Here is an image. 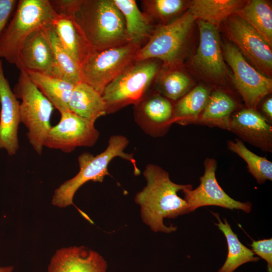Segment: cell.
Wrapping results in <instances>:
<instances>
[{
    "label": "cell",
    "mask_w": 272,
    "mask_h": 272,
    "mask_svg": "<svg viewBox=\"0 0 272 272\" xmlns=\"http://www.w3.org/2000/svg\"><path fill=\"white\" fill-rule=\"evenodd\" d=\"M157 59L134 61L104 89L107 114L138 103L149 92L160 72Z\"/></svg>",
    "instance_id": "6"
},
{
    "label": "cell",
    "mask_w": 272,
    "mask_h": 272,
    "mask_svg": "<svg viewBox=\"0 0 272 272\" xmlns=\"http://www.w3.org/2000/svg\"><path fill=\"white\" fill-rule=\"evenodd\" d=\"M239 0H193L188 5L194 19L215 27L234 15L244 4Z\"/></svg>",
    "instance_id": "23"
},
{
    "label": "cell",
    "mask_w": 272,
    "mask_h": 272,
    "mask_svg": "<svg viewBox=\"0 0 272 272\" xmlns=\"http://www.w3.org/2000/svg\"><path fill=\"white\" fill-rule=\"evenodd\" d=\"M142 46L125 44L100 51H91L80 66L81 82L101 95L105 87L134 61Z\"/></svg>",
    "instance_id": "8"
},
{
    "label": "cell",
    "mask_w": 272,
    "mask_h": 272,
    "mask_svg": "<svg viewBox=\"0 0 272 272\" xmlns=\"http://www.w3.org/2000/svg\"><path fill=\"white\" fill-rule=\"evenodd\" d=\"M228 148L242 158L247 164L249 173L259 184L266 180H272V162L265 157L259 156L247 149L239 139L230 140Z\"/></svg>",
    "instance_id": "29"
},
{
    "label": "cell",
    "mask_w": 272,
    "mask_h": 272,
    "mask_svg": "<svg viewBox=\"0 0 272 272\" xmlns=\"http://www.w3.org/2000/svg\"><path fill=\"white\" fill-rule=\"evenodd\" d=\"M262 110L264 116L271 123L272 121V98L269 97L265 99L262 105Z\"/></svg>",
    "instance_id": "35"
},
{
    "label": "cell",
    "mask_w": 272,
    "mask_h": 272,
    "mask_svg": "<svg viewBox=\"0 0 272 272\" xmlns=\"http://www.w3.org/2000/svg\"><path fill=\"white\" fill-rule=\"evenodd\" d=\"M51 8L58 16L74 18L81 0H49Z\"/></svg>",
    "instance_id": "32"
},
{
    "label": "cell",
    "mask_w": 272,
    "mask_h": 272,
    "mask_svg": "<svg viewBox=\"0 0 272 272\" xmlns=\"http://www.w3.org/2000/svg\"><path fill=\"white\" fill-rule=\"evenodd\" d=\"M18 1L0 0V35L11 19Z\"/></svg>",
    "instance_id": "34"
},
{
    "label": "cell",
    "mask_w": 272,
    "mask_h": 272,
    "mask_svg": "<svg viewBox=\"0 0 272 272\" xmlns=\"http://www.w3.org/2000/svg\"><path fill=\"white\" fill-rule=\"evenodd\" d=\"M69 110L95 123L107 114L105 103L102 95L93 87L81 82L73 90L69 103Z\"/></svg>",
    "instance_id": "20"
},
{
    "label": "cell",
    "mask_w": 272,
    "mask_h": 272,
    "mask_svg": "<svg viewBox=\"0 0 272 272\" xmlns=\"http://www.w3.org/2000/svg\"><path fill=\"white\" fill-rule=\"evenodd\" d=\"M143 174L147 181L146 186L134 198L140 206L143 222L155 232L170 233L175 231L177 227L165 226L163 220L189 213L186 201L178 195V192L192 185L173 182L168 172L154 164H148Z\"/></svg>",
    "instance_id": "1"
},
{
    "label": "cell",
    "mask_w": 272,
    "mask_h": 272,
    "mask_svg": "<svg viewBox=\"0 0 272 272\" xmlns=\"http://www.w3.org/2000/svg\"><path fill=\"white\" fill-rule=\"evenodd\" d=\"M26 72L32 82L60 113L69 110V101L76 84L49 74Z\"/></svg>",
    "instance_id": "21"
},
{
    "label": "cell",
    "mask_w": 272,
    "mask_h": 272,
    "mask_svg": "<svg viewBox=\"0 0 272 272\" xmlns=\"http://www.w3.org/2000/svg\"><path fill=\"white\" fill-rule=\"evenodd\" d=\"M210 96L208 89L198 86L187 92L174 105L173 123L195 124L203 111Z\"/></svg>",
    "instance_id": "26"
},
{
    "label": "cell",
    "mask_w": 272,
    "mask_h": 272,
    "mask_svg": "<svg viewBox=\"0 0 272 272\" xmlns=\"http://www.w3.org/2000/svg\"><path fill=\"white\" fill-rule=\"evenodd\" d=\"M99 135L94 123L67 110L60 113L59 121L51 126L44 147L69 153L77 147L93 146Z\"/></svg>",
    "instance_id": "10"
},
{
    "label": "cell",
    "mask_w": 272,
    "mask_h": 272,
    "mask_svg": "<svg viewBox=\"0 0 272 272\" xmlns=\"http://www.w3.org/2000/svg\"><path fill=\"white\" fill-rule=\"evenodd\" d=\"M252 251L267 262L268 272H272V238L253 241Z\"/></svg>",
    "instance_id": "33"
},
{
    "label": "cell",
    "mask_w": 272,
    "mask_h": 272,
    "mask_svg": "<svg viewBox=\"0 0 272 272\" xmlns=\"http://www.w3.org/2000/svg\"><path fill=\"white\" fill-rule=\"evenodd\" d=\"M129 143L122 135L110 137L106 149L94 156L84 152L78 157L79 172L73 178L64 181L57 188L52 198L53 205L65 208L73 205V198L78 189L89 181L101 182L106 176L110 175L108 166L110 161L118 157L128 161L132 165L135 175L140 173L132 154L124 152Z\"/></svg>",
    "instance_id": "3"
},
{
    "label": "cell",
    "mask_w": 272,
    "mask_h": 272,
    "mask_svg": "<svg viewBox=\"0 0 272 272\" xmlns=\"http://www.w3.org/2000/svg\"><path fill=\"white\" fill-rule=\"evenodd\" d=\"M20 71L13 91L17 98L21 100V122L27 129L29 144L38 155H41L51 127L50 119L54 107L30 80L27 72Z\"/></svg>",
    "instance_id": "5"
},
{
    "label": "cell",
    "mask_w": 272,
    "mask_h": 272,
    "mask_svg": "<svg viewBox=\"0 0 272 272\" xmlns=\"http://www.w3.org/2000/svg\"><path fill=\"white\" fill-rule=\"evenodd\" d=\"M228 33L230 39L244 54L265 75L272 70L271 46L255 29L235 15L228 19Z\"/></svg>",
    "instance_id": "12"
},
{
    "label": "cell",
    "mask_w": 272,
    "mask_h": 272,
    "mask_svg": "<svg viewBox=\"0 0 272 272\" xmlns=\"http://www.w3.org/2000/svg\"><path fill=\"white\" fill-rule=\"evenodd\" d=\"M133 108L135 122L150 136L163 135L173 123L174 105L157 92H149Z\"/></svg>",
    "instance_id": "13"
},
{
    "label": "cell",
    "mask_w": 272,
    "mask_h": 272,
    "mask_svg": "<svg viewBox=\"0 0 272 272\" xmlns=\"http://www.w3.org/2000/svg\"><path fill=\"white\" fill-rule=\"evenodd\" d=\"M185 2L182 0H143L142 12L154 23L164 21L178 14Z\"/></svg>",
    "instance_id": "31"
},
{
    "label": "cell",
    "mask_w": 272,
    "mask_h": 272,
    "mask_svg": "<svg viewBox=\"0 0 272 272\" xmlns=\"http://www.w3.org/2000/svg\"><path fill=\"white\" fill-rule=\"evenodd\" d=\"M113 1L123 17L129 41L144 45L156 26L140 11L134 0Z\"/></svg>",
    "instance_id": "22"
},
{
    "label": "cell",
    "mask_w": 272,
    "mask_h": 272,
    "mask_svg": "<svg viewBox=\"0 0 272 272\" xmlns=\"http://www.w3.org/2000/svg\"><path fill=\"white\" fill-rule=\"evenodd\" d=\"M0 35V59L17 65L27 39L38 29L51 25L57 16L49 0H20Z\"/></svg>",
    "instance_id": "4"
},
{
    "label": "cell",
    "mask_w": 272,
    "mask_h": 272,
    "mask_svg": "<svg viewBox=\"0 0 272 272\" xmlns=\"http://www.w3.org/2000/svg\"><path fill=\"white\" fill-rule=\"evenodd\" d=\"M44 31L53 53L52 76L75 84L81 82L80 65L63 48L51 25L45 27Z\"/></svg>",
    "instance_id": "27"
},
{
    "label": "cell",
    "mask_w": 272,
    "mask_h": 272,
    "mask_svg": "<svg viewBox=\"0 0 272 272\" xmlns=\"http://www.w3.org/2000/svg\"><path fill=\"white\" fill-rule=\"evenodd\" d=\"M20 103L5 76L0 59V149L6 150L10 156L15 155L20 147Z\"/></svg>",
    "instance_id": "14"
},
{
    "label": "cell",
    "mask_w": 272,
    "mask_h": 272,
    "mask_svg": "<svg viewBox=\"0 0 272 272\" xmlns=\"http://www.w3.org/2000/svg\"><path fill=\"white\" fill-rule=\"evenodd\" d=\"M235 100L227 93L216 91L210 95L207 104L195 124L217 127L228 130Z\"/></svg>",
    "instance_id": "24"
},
{
    "label": "cell",
    "mask_w": 272,
    "mask_h": 272,
    "mask_svg": "<svg viewBox=\"0 0 272 272\" xmlns=\"http://www.w3.org/2000/svg\"><path fill=\"white\" fill-rule=\"evenodd\" d=\"M212 214L218 221V223L215 224L224 234L228 245L227 258L218 272H234L245 263L258 261L259 258L254 256L252 250L246 247L239 241L227 219L224 218L223 223L217 213Z\"/></svg>",
    "instance_id": "25"
},
{
    "label": "cell",
    "mask_w": 272,
    "mask_h": 272,
    "mask_svg": "<svg viewBox=\"0 0 272 272\" xmlns=\"http://www.w3.org/2000/svg\"><path fill=\"white\" fill-rule=\"evenodd\" d=\"M37 30L24 42L16 66L19 70L37 72L52 75L53 58L52 48L44 31Z\"/></svg>",
    "instance_id": "18"
},
{
    "label": "cell",
    "mask_w": 272,
    "mask_h": 272,
    "mask_svg": "<svg viewBox=\"0 0 272 272\" xmlns=\"http://www.w3.org/2000/svg\"><path fill=\"white\" fill-rule=\"evenodd\" d=\"M106 261L99 253L84 246L57 250L47 272H107Z\"/></svg>",
    "instance_id": "17"
},
{
    "label": "cell",
    "mask_w": 272,
    "mask_h": 272,
    "mask_svg": "<svg viewBox=\"0 0 272 272\" xmlns=\"http://www.w3.org/2000/svg\"><path fill=\"white\" fill-rule=\"evenodd\" d=\"M51 26L63 48L81 66L91 50L74 18L57 15Z\"/></svg>",
    "instance_id": "19"
},
{
    "label": "cell",
    "mask_w": 272,
    "mask_h": 272,
    "mask_svg": "<svg viewBox=\"0 0 272 272\" xmlns=\"http://www.w3.org/2000/svg\"><path fill=\"white\" fill-rule=\"evenodd\" d=\"M194 20L188 10L167 24L156 26L149 40L139 49L134 61L157 59L166 66L178 64Z\"/></svg>",
    "instance_id": "7"
},
{
    "label": "cell",
    "mask_w": 272,
    "mask_h": 272,
    "mask_svg": "<svg viewBox=\"0 0 272 272\" xmlns=\"http://www.w3.org/2000/svg\"><path fill=\"white\" fill-rule=\"evenodd\" d=\"M228 130L263 152H272L271 123L256 109L246 108L232 115Z\"/></svg>",
    "instance_id": "15"
},
{
    "label": "cell",
    "mask_w": 272,
    "mask_h": 272,
    "mask_svg": "<svg viewBox=\"0 0 272 272\" xmlns=\"http://www.w3.org/2000/svg\"><path fill=\"white\" fill-rule=\"evenodd\" d=\"M233 15L239 17L250 25L271 46L272 11L266 1H249Z\"/></svg>",
    "instance_id": "28"
},
{
    "label": "cell",
    "mask_w": 272,
    "mask_h": 272,
    "mask_svg": "<svg viewBox=\"0 0 272 272\" xmlns=\"http://www.w3.org/2000/svg\"><path fill=\"white\" fill-rule=\"evenodd\" d=\"M14 266L12 265L0 266V272H13Z\"/></svg>",
    "instance_id": "36"
},
{
    "label": "cell",
    "mask_w": 272,
    "mask_h": 272,
    "mask_svg": "<svg viewBox=\"0 0 272 272\" xmlns=\"http://www.w3.org/2000/svg\"><path fill=\"white\" fill-rule=\"evenodd\" d=\"M199 46L194 57L197 67L206 76L217 81L223 80L226 68L216 27L198 20Z\"/></svg>",
    "instance_id": "16"
},
{
    "label": "cell",
    "mask_w": 272,
    "mask_h": 272,
    "mask_svg": "<svg viewBox=\"0 0 272 272\" xmlns=\"http://www.w3.org/2000/svg\"><path fill=\"white\" fill-rule=\"evenodd\" d=\"M203 165L205 171L200 177L198 186L194 189L192 186L182 191L189 213L199 207L215 206L231 210H240L246 213H249L251 210L250 202H242L234 199L219 184L216 177L217 161L207 158Z\"/></svg>",
    "instance_id": "11"
},
{
    "label": "cell",
    "mask_w": 272,
    "mask_h": 272,
    "mask_svg": "<svg viewBox=\"0 0 272 272\" xmlns=\"http://www.w3.org/2000/svg\"><path fill=\"white\" fill-rule=\"evenodd\" d=\"M224 55L233 72L234 85L246 108L256 109L261 100L271 93L272 80L250 65L235 45L226 43Z\"/></svg>",
    "instance_id": "9"
},
{
    "label": "cell",
    "mask_w": 272,
    "mask_h": 272,
    "mask_svg": "<svg viewBox=\"0 0 272 272\" xmlns=\"http://www.w3.org/2000/svg\"><path fill=\"white\" fill-rule=\"evenodd\" d=\"M157 79V92L170 100L177 101L188 92L191 86L189 78L177 70L167 71Z\"/></svg>",
    "instance_id": "30"
},
{
    "label": "cell",
    "mask_w": 272,
    "mask_h": 272,
    "mask_svg": "<svg viewBox=\"0 0 272 272\" xmlns=\"http://www.w3.org/2000/svg\"><path fill=\"white\" fill-rule=\"evenodd\" d=\"M74 19L91 51L129 42L123 17L113 0H81Z\"/></svg>",
    "instance_id": "2"
}]
</instances>
